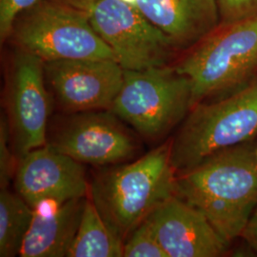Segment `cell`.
<instances>
[{"mask_svg":"<svg viewBox=\"0 0 257 257\" xmlns=\"http://www.w3.org/2000/svg\"><path fill=\"white\" fill-rule=\"evenodd\" d=\"M220 25H230L257 16V0H217Z\"/></svg>","mask_w":257,"mask_h":257,"instance_id":"d6986e66","label":"cell"},{"mask_svg":"<svg viewBox=\"0 0 257 257\" xmlns=\"http://www.w3.org/2000/svg\"><path fill=\"white\" fill-rule=\"evenodd\" d=\"M55 99L67 113L110 110L124 82V69L113 59L44 62Z\"/></svg>","mask_w":257,"mask_h":257,"instance_id":"30bf717a","label":"cell"},{"mask_svg":"<svg viewBox=\"0 0 257 257\" xmlns=\"http://www.w3.org/2000/svg\"><path fill=\"white\" fill-rule=\"evenodd\" d=\"M19 195L35 210L83 198L90 190L82 163L46 144L21 156L15 174Z\"/></svg>","mask_w":257,"mask_h":257,"instance_id":"8fae6325","label":"cell"},{"mask_svg":"<svg viewBox=\"0 0 257 257\" xmlns=\"http://www.w3.org/2000/svg\"><path fill=\"white\" fill-rule=\"evenodd\" d=\"M145 220L168 257H220L230 242L193 205L176 194L160 204Z\"/></svg>","mask_w":257,"mask_h":257,"instance_id":"7c38bea8","label":"cell"},{"mask_svg":"<svg viewBox=\"0 0 257 257\" xmlns=\"http://www.w3.org/2000/svg\"><path fill=\"white\" fill-rule=\"evenodd\" d=\"M81 10L124 70L165 66L175 47L139 10L122 0H68Z\"/></svg>","mask_w":257,"mask_h":257,"instance_id":"52a82bcc","label":"cell"},{"mask_svg":"<svg viewBox=\"0 0 257 257\" xmlns=\"http://www.w3.org/2000/svg\"><path fill=\"white\" fill-rule=\"evenodd\" d=\"M257 136V75L235 92L197 103L172 139L176 175L218 152L248 143Z\"/></svg>","mask_w":257,"mask_h":257,"instance_id":"3957f363","label":"cell"},{"mask_svg":"<svg viewBox=\"0 0 257 257\" xmlns=\"http://www.w3.org/2000/svg\"><path fill=\"white\" fill-rule=\"evenodd\" d=\"M175 194L193 205L227 241L241 237L257 208V156L248 143L209 156L177 174Z\"/></svg>","mask_w":257,"mask_h":257,"instance_id":"6da1fadb","label":"cell"},{"mask_svg":"<svg viewBox=\"0 0 257 257\" xmlns=\"http://www.w3.org/2000/svg\"><path fill=\"white\" fill-rule=\"evenodd\" d=\"M123 256L168 257L147 220H144L124 242Z\"/></svg>","mask_w":257,"mask_h":257,"instance_id":"e0dca14e","label":"cell"},{"mask_svg":"<svg viewBox=\"0 0 257 257\" xmlns=\"http://www.w3.org/2000/svg\"><path fill=\"white\" fill-rule=\"evenodd\" d=\"M123 248L124 240L103 219L92 198H86L81 221L67 257H121Z\"/></svg>","mask_w":257,"mask_h":257,"instance_id":"9a60e30c","label":"cell"},{"mask_svg":"<svg viewBox=\"0 0 257 257\" xmlns=\"http://www.w3.org/2000/svg\"><path fill=\"white\" fill-rule=\"evenodd\" d=\"M137 8L175 50H189L220 26L217 0H138Z\"/></svg>","mask_w":257,"mask_h":257,"instance_id":"4fadbf2b","label":"cell"},{"mask_svg":"<svg viewBox=\"0 0 257 257\" xmlns=\"http://www.w3.org/2000/svg\"><path fill=\"white\" fill-rule=\"evenodd\" d=\"M47 144L82 164L100 167L131 160L139 150L136 137L110 110L69 113Z\"/></svg>","mask_w":257,"mask_h":257,"instance_id":"ba28073f","label":"cell"},{"mask_svg":"<svg viewBox=\"0 0 257 257\" xmlns=\"http://www.w3.org/2000/svg\"><path fill=\"white\" fill-rule=\"evenodd\" d=\"M126 3H128L130 5H133V6H136L137 7V3H138V0H122Z\"/></svg>","mask_w":257,"mask_h":257,"instance_id":"7402d4cb","label":"cell"},{"mask_svg":"<svg viewBox=\"0 0 257 257\" xmlns=\"http://www.w3.org/2000/svg\"><path fill=\"white\" fill-rule=\"evenodd\" d=\"M35 210L19 193L1 189L0 193V256L19 254Z\"/></svg>","mask_w":257,"mask_h":257,"instance_id":"2e32d148","label":"cell"},{"mask_svg":"<svg viewBox=\"0 0 257 257\" xmlns=\"http://www.w3.org/2000/svg\"><path fill=\"white\" fill-rule=\"evenodd\" d=\"M193 107L190 79L175 67L124 71V82L110 108L120 119L148 139L164 137Z\"/></svg>","mask_w":257,"mask_h":257,"instance_id":"5b68a950","label":"cell"},{"mask_svg":"<svg viewBox=\"0 0 257 257\" xmlns=\"http://www.w3.org/2000/svg\"><path fill=\"white\" fill-rule=\"evenodd\" d=\"M45 77L44 61L37 55L22 48L15 54L6 95V116L18 161L47 144L51 105Z\"/></svg>","mask_w":257,"mask_h":257,"instance_id":"9c48e42d","label":"cell"},{"mask_svg":"<svg viewBox=\"0 0 257 257\" xmlns=\"http://www.w3.org/2000/svg\"><path fill=\"white\" fill-rule=\"evenodd\" d=\"M255 152H256V156H257V148H255Z\"/></svg>","mask_w":257,"mask_h":257,"instance_id":"603a6c76","label":"cell"},{"mask_svg":"<svg viewBox=\"0 0 257 257\" xmlns=\"http://www.w3.org/2000/svg\"><path fill=\"white\" fill-rule=\"evenodd\" d=\"M12 138L9 123L6 115H2L0 120V185L1 189L8 187L18 166V157L12 151Z\"/></svg>","mask_w":257,"mask_h":257,"instance_id":"ac0fdd59","label":"cell"},{"mask_svg":"<svg viewBox=\"0 0 257 257\" xmlns=\"http://www.w3.org/2000/svg\"><path fill=\"white\" fill-rule=\"evenodd\" d=\"M175 67L192 83L193 107L237 91L257 75V16L220 25Z\"/></svg>","mask_w":257,"mask_h":257,"instance_id":"277c9868","label":"cell"},{"mask_svg":"<svg viewBox=\"0 0 257 257\" xmlns=\"http://www.w3.org/2000/svg\"><path fill=\"white\" fill-rule=\"evenodd\" d=\"M241 237L244 238L251 248L257 250V208L250 216Z\"/></svg>","mask_w":257,"mask_h":257,"instance_id":"44dd1931","label":"cell"},{"mask_svg":"<svg viewBox=\"0 0 257 257\" xmlns=\"http://www.w3.org/2000/svg\"><path fill=\"white\" fill-rule=\"evenodd\" d=\"M16 38L22 49L44 62L70 59L116 60L85 13L69 3L39 2L16 28Z\"/></svg>","mask_w":257,"mask_h":257,"instance_id":"8992f818","label":"cell"},{"mask_svg":"<svg viewBox=\"0 0 257 257\" xmlns=\"http://www.w3.org/2000/svg\"><path fill=\"white\" fill-rule=\"evenodd\" d=\"M41 0H0V37H9L19 15L33 9Z\"/></svg>","mask_w":257,"mask_h":257,"instance_id":"ffe728a7","label":"cell"},{"mask_svg":"<svg viewBox=\"0 0 257 257\" xmlns=\"http://www.w3.org/2000/svg\"><path fill=\"white\" fill-rule=\"evenodd\" d=\"M172 139L138 160L94 177L90 197L120 238H128L156 208L175 194Z\"/></svg>","mask_w":257,"mask_h":257,"instance_id":"7a4b0ae2","label":"cell"},{"mask_svg":"<svg viewBox=\"0 0 257 257\" xmlns=\"http://www.w3.org/2000/svg\"><path fill=\"white\" fill-rule=\"evenodd\" d=\"M86 198L56 205L49 212L35 210L19 251L21 257H67L78 230Z\"/></svg>","mask_w":257,"mask_h":257,"instance_id":"5bb4252c","label":"cell"}]
</instances>
